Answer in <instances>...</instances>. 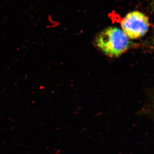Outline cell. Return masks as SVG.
Segmentation results:
<instances>
[{
	"label": "cell",
	"mask_w": 154,
	"mask_h": 154,
	"mask_svg": "<svg viewBox=\"0 0 154 154\" xmlns=\"http://www.w3.org/2000/svg\"><path fill=\"white\" fill-rule=\"evenodd\" d=\"M95 44L107 56L118 57L126 52L129 47L130 41L121 29L110 27L98 35Z\"/></svg>",
	"instance_id": "cell-1"
},
{
	"label": "cell",
	"mask_w": 154,
	"mask_h": 154,
	"mask_svg": "<svg viewBox=\"0 0 154 154\" xmlns=\"http://www.w3.org/2000/svg\"><path fill=\"white\" fill-rule=\"evenodd\" d=\"M122 30L131 39L144 36L148 31L150 23L148 17L135 11L127 14L121 22Z\"/></svg>",
	"instance_id": "cell-2"
},
{
	"label": "cell",
	"mask_w": 154,
	"mask_h": 154,
	"mask_svg": "<svg viewBox=\"0 0 154 154\" xmlns=\"http://www.w3.org/2000/svg\"><path fill=\"white\" fill-rule=\"evenodd\" d=\"M152 7H153V10L154 11V0H153L152 2Z\"/></svg>",
	"instance_id": "cell-3"
},
{
	"label": "cell",
	"mask_w": 154,
	"mask_h": 154,
	"mask_svg": "<svg viewBox=\"0 0 154 154\" xmlns=\"http://www.w3.org/2000/svg\"><path fill=\"white\" fill-rule=\"evenodd\" d=\"M153 46H154V42H153Z\"/></svg>",
	"instance_id": "cell-4"
}]
</instances>
